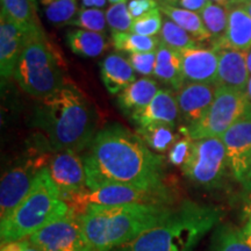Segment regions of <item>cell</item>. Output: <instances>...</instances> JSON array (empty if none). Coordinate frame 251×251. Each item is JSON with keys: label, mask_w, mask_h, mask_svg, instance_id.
Segmentation results:
<instances>
[{"label": "cell", "mask_w": 251, "mask_h": 251, "mask_svg": "<svg viewBox=\"0 0 251 251\" xmlns=\"http://www.w3.org/2000/svg\"><path fill=\"white\" fill-rule=\"evenodd\" d=\"M89 190L120 184L142 190H162L163 158L153 153L139 135L120 125L96 134L83 157Z\"/></svg>", "instance_id": "1"}, {"label": "cell", "mask_w": 251, "mask_h": 251, "mask_svg": "<svg viewBox=\"0 0 251 251\" xmlns=\"http://www.w3.org/2000/svg\"><path fill=\"white\" fill-rule=\"evenodd\" d=\"M34 126L42 130L51 151L79 152L96 136L97 115L79 90L64 85L42 99L34 113Z\"/></svg>", "instance_id": "2"}, {"label": "cell", "mask_w": 251, "mask_h": 251, "mask_svg": "<svg viewBox=\"0 0 251 251\" xmlns=\"http://www.w3.org/2000/svg\"><path fill=\"white\" fill-rule=\"evenodd\" d=\"M172 212L168 205L148 203L90 206L79 218L91 250L113 251L162 224Z\"/></svg>", "instance_id": "3"}, {"label": "cell", "mask_w": 251, "mask_h": 251, "mask_svg": "<svg viewBox=\"0 0 251 251\" xmlns=\"http://www.w3.org/2000/svg\"><path fill=\"white\" fill-rule=\"evenodd\" d=\"M219 218L214 207L184 202L162 224L113 251H192Z\"/></svg>", "instance_id": "4"}, {"label": "cell", "mask_w": 251, "mask_h": 251, "mask_svg": "<svg viewBox=\"0 0 251 251\" xmlns=\"http://www.w3.org/2000/svg\"><path fill=\"white\" fill-rule=\"evenodd\" d=\"M70 208L52 183L48 168H43L23 202L0 224L2 243L25 240L54 220L68 214Z\"/></svg>", "instance_id": "5"}, {"label": "cell", "mask_w": 251, "mask_h": 251, "mask_svg": "<svg viewBox=\"0 0 251 251\" xmlns=\"http://www.w3.org/2000/svg\"><path fill=\"white\" fill-rule=\"evenodd\" d=\"M14 78L25 92L43 99L64 86L62 70L43 30L25 34Z\"/></svg>", "instance_id": "6"}, {"label": "cell", "mask_w": 251, "mask_h": 251, "mask_svg": "<svg viewBox=\"0 0 251 251\" xmlns=\"http://www.w3.org/2000/svg\"><path fill=\"white\" fill-rule=\"evenodd\" d=\"M62 199L71 212L83 215L90 206H119L129 203H148V205H169L171 197L166 188L162 190H142L129 185L112 184L96 190L78 191L63 196Z\"/></svg>", "instance_id": "7"}, {"label": "cell", "mask_w": 251, "mask_h": 251, "mask_svg": "<svg viewBox=\"0 0 251 251\" xmlns=\"http://www.w3.org/2000/svg\"><path fill=\"white\" fill-rule=\"evenodd\" d=\"M246 92L216 87L211 107L201 120L187 128V135L193 141L219 137L246 113L250 106Z\"/></svg>", "instance_id": "8"}, {"label": "cell", "mask_w": 251, "mask_h": 251, "mask_svg": "<svg viewBox=\"0 0 251 251\" xmlns=\"http://www.w3.org/2000/svg\"><path fill=\"white\" fill-rule=\"evenodd\" d=\"M226 147L219 137L193 141L190 155L181 166L185 177L205 188L220 186L227 170Z\"/></svg>", "instance_id": "9"}, {"label": "cell", "mask_w": 251, "mask_h": 251, "mask_svg": "<svg viewBox=\"0 0 251 251\" xmlns=\"http://www.w3.org/2000/svg\"><path fill=\"white\" fill-rule=\"evenodd\" d=\"M28 238L41 251H92L84 235L79 215L71 209Z\"/></svg>", "instance_id": "10"}, {"label": "cell", "mask_w": 251, "mask_h": 251, "mask_svg": "<svg viewBox=\"0 0 251 251\" xmlns=\"http://www.w3.org/2000/svg\"><path fill=\"white\" fill-rule=\"evenodd\" d=\"M43 156L27 159L6 172L0 184V220H5L33 188L40 171L46 168Z\"/></svg>", "instance_id": "11"}, {"label": "cell", "mask_w": 251, "mask_h": 251, "mask_svg": "<svg viewBox=\"0 0 251 251\" xmlns=\"http://www.w3.org/2000/svg\"><path fill=\"white\" fill-rule=\"evenodd\" d=\"M235 179L244 184L251 163V103L246 113L221 137Z\"/></svg>", "instance_id": "12"}, {"label": "cell", "mask_w": 251, "mask_h": 251, "mask_svg": "<svg viewBox=\"0 0 251 251\" xmlns=\"http://www.w3.org/2000/svg\"><path fill=\"white\" fill-rule=\"evenodd\" d=\"M47 168L61 197L87 188L85 164L83 157L78 156L77 152H56L49 159Z\"/></svg>", "instance_id": "13"}, {"label": "cell", "mask_w": 251, "mask_h": 251, "mask_svg": "<svg viewBox=\"0 0 251 251\" xmlns=\"http://www.w3.org/2000/svg\"><path fill=\"white\" fill-rule=\"evenodd\" d=\"M184 83L209 84L215 86L218 77L219 51L196 46L180 51Z\"/></svg>", "instance_id": "14"}, {"label": "cell", "mask_w": 251, "mask_h": 251, "mask_svg": "<svg viewBox=\"0 0 251 251\" xmlns=\"http://www.w3.org/2000/svg\"><path fill=\"white\" fill-rule=\"evenodd\" d=\"M216 50L219 51V67L215 87L246 92L250 77L247 65V52L233 49Z\"/></svg>", "instance_id": "15"}, {"label": "cell", "mask_w": 251, "mask_h": 251, "mask_svg": "<svg viewBox=\"0 0 251 251\" xmlns=\"http://www.w3.org/2000/svg\"><path fill=\"white\" fill-rule=\"evenodd\" d=\"M216 87L209 84H186L176 96L184 121L193 126L201 120L211 107Z\"/></svg>", "instance_id": "16"}, {"label": "cell", "mask_w": 251, "mask_h": 251, "mask_svg": "<svg viewBox=\"0 0 251 251\" xmlns=\"http://www.w3.org/2000/svg\"><path fill=\"white\" fill-rule=\"evenodd\" d=\"M25 33L4 13L0 17V75L2 80L14 77L23 52Z\"/></svg>", "instance_id": "17"}, {"label": "cell", "mask_w": 251, "mask_h": 251, "mask_svg": "<svg viewBox=\"0 0 251 251\" xmlns=\"http://www.w3.org/2000/svg\"><path fill=\"white\" fill-rule=\"evenodd\" d=\"M215 49L249 51L251 49V17L241 5L228 7V24L224 37L216 42Z\"/></svg>", "instance_id": "18"}, {"label": "cell", "mask_w": 251, "mask_h": 251, "mask_svg": "<svg viewBox=\"0 0 251 251\" xmlns=\"http://www.w3.org/2000/svg\"><path fill=\"white\" fill-rule=\"evenodd\" d=\"M178 114H179V107H178L177 98L171 91L159 90V92L147 107L131 114L130 118L141 128L152 124L175 126Z\"/></svg>", "instance_id": "19"}, {"label": "cell", "mask_w": 251, "mask_h": 251, "mask_svg": "<svg viewBox=\"0 0 251 251\" xmlns=\"http://www.w3.org/2000/svg\"><path fill=\"white\" fill-rule=\"evenodd\" d=\"M100 76L106 90L118 94L136 80V74L129 63L120 54H109L100 62Z\"/></svg>", "instance_id": "20"}, {"label": "cell", "mask_w": 251, "mask_h": 251, "mask_svg": "<svg viewBox=\"0 0 251 251\" xmlns=\"http://www.w3.org/2000/svg\"><path fill=\"white\" fill-rule=\"evenodd\" d=\"M159 92V86L151 78H141L130 84L118 96V105L126 114H134L151 102Z\"/></svg>", "instance_id": "21"}, {"label": "cell", "mask_w": 251, "mask_h": 251, "mask_svg": "<svg viewBox=\"0 0 251 251\" xmlns=\"http://www.w3.org/2000/svg\"><path fill=\"white\" fill-rule=\"evenodd\" d=\"M157 58L153 76L175 90H181L185 86L181 68L180 52L159 43L157 48Z\"/></svg>", "instance_id": "22"}, {"label": "cell", "mask_w": 251, "mask_h": 251, "mask_svg": "<svg viewBox=\"0 0 251 251\" xmlns=\"http://www.w3.org/2000/svg\"><path fill=\"white\" fill-rule=\"evenodd\" d=\"M1 13L25 34L42 30L36 14V6L30 0H1Z\"/></svg>", "instance_id": "23"}, {"label": "cell", "mask_w": 251, "mask_h": 251, "mask_svg": "<svg viewBox=\"0 0 251 251\" xmlns=\"http://www.w3.org/2000/svg\"><path fill=\"white\" fill-rule=\"evenodd\" d=\"M67 41L74 54L90 58L102 55L109 46L107 37L103 34L84 29L69 31Z\"/></svg>", "instance_id": "24"}, {"label": "cell", "mask_w": 251, "mask_h": 251, "mask_svg": "<svg viewBox=\"0 0 251 251\" xmlns=\"http://www.w3.org/2000/svg\"><path fill=\"white\" fill-rule=\"evenodd\" d=\"M159 9L163 12V14L166 15V18L186 30L197 41L211 40V35L207 31L200 14L169 4H161Z\"/></svg>", "instance_id": "25"}, {"label": "cell", "mask_w": 251, "mask_h": 251, "mask_svg": "<svg viewBox=\"0 0 251 251\" xmlns=\"http://www.w3.org/2000/svg\"><path fill=\"white\" fill-rule=\"evenodd\" d=\"M161 40L153 36H142L130 33H113L112 45L119 51H126L129 54H142V52L156 51Z\"/></svg>", "instance_id": "26"}, {"label": "cell", "mask_w": 251, "mask_h": 251, "mask_svg": "<svg viewBox=\"0 0 251 251\" xmlns=\"http://www.w3.org/2000/svg\"><path fill=\"white\" fill-rule=\"evenodd\" d=\"M137 135L146 142L149 148L158 152L165 151L174 146L177 139L174 133V126L168 124H152L137 129Z\"/></svg>", "instance_id": "27"}, {"label": "cell", "mask_w": 251, "mask_h": 251, "mask_svg": "<svg viewBox=\"0 0 251 251\" xmlns=\"http://www.w3.org/2000/svg\"><path fill=\"white\" fill-rule=\"evenodd\" d=\"M47 20L55 26L71 25L77 17V0H41Z\"/></svg>", "instance_id": "28"}, {"label": "cell", "mask_w": 251, "mask_h": 251, "mask_svg": "<svg viewBox=\"0 0 251 251\" xmlns=\"http://www.w3.org/2000/svg\"><path fill=\"white\" fill-rule=\"evenodd\" d=\"M200 17L202 19L207 31L211 35L213 45H215L224 37L226 29H227L228 7L211 1L200 12Z\"/></svg>", "instance_id": "29"}, {"label": "cell", "mask_w": 251, "mask_h": 251, "mask_svg": "<svg viewBox=\"0 0 251 251\" xmlns=\"http://www.w3.org/2000/svg\"><path fill=\"white\" fill-rule=\"evenodd\" d=\"M159 37H161V42L163 45L178 52L198 46L197 40L192 35H190L186 30H184L183 28L175 24L169 18L163 20Z\"/></svg>", "instance_id": "30"}, {"label": "cell", "mask_w": 251, "mask_h": 251, "mask_svg": "<svg viewBox=\"0 0 251 251\" xmlns=\"http://www.w3.org/2000/svg\"><path fill=\"white\" fill-rule=\"evenodd\" d=\"M71 25L79 27V29L94 31V33H100L103 35L107 31L106 14L100 8L81 7Z\"/></svg>", "instance_id": "31"}, {"label": "cell", "mask_w": 251, "mask_h": 251, "mask_svg": "<svg viewBox=\"0 0 251 251\" xmlns=\"http://www.w3.org/2000/svg\"><path fill=\"white\" fill-rule=\"evenodd\" d=\"M107 26L113 33H128L130 31L134 19L129 13L128 4L119 2L113 4L105 12Z\"/></svg>", "instance_id": "32"}, {"label": "cell", "mask_w": 251, "mask_h": 251, "mask_svg": "<svg viewBox=\"0 0 251 251\" xmlns=\"http://www.w3.org/2000/svg\"><path fill=\"white\" fill-rule=\"evenodd\" d=\"M163 26V19L161 14V9L155 8L150 11L149 13L144 14L143 17L134 19L131 25L130 33L137 34V35L153 37L157 34L161 33Z\"/></svg>", "instance_id": "33"}, {"label": "cell", "mask_w": 251, "mask_h": 251, "mask_svg": "<svg viewBox=\"0 0 251 251\" xmlns=\"http://www.w3.org/2000/svg\"><path fill=\"white\" fill-rule=\"evenodd\" d=\"M215 251H251L242 231L227 229L220 235Z\"/></svg>", "instance_id": "34"}, {"label": "cell", "mask_w": 251, "mask_h": 251, "mask_svg": "<svg viewBox=\"0 0 251 251\" xmlns=\"http://www.w3.org/2000/svg\"><path fill=\"white\" fill-rule=\"evenodd\" d=\"M156 51L129 55V63L135 72L143 75V76H151V75H153L157 58Z\"/></svg>", "instance_id": "35"}, {"label": "cell", "mask_w": 251, "mask_h": 251, "mask_svg": "<svg viewBox=\"0 0 251 251\" xmlns=\"http://www.w3.org/2000/svg\"><path fill=\"white\" fill-rule=\"evenodd\" d=\"M193 140L188 135H185L184 139L177 141L169 152V161L175 166H183L185 161L190 155L191 146Z\"/></svg>", "instance_id": "36"}, {"label": "cell", "mask_w": 251, "mask_h": 251, "mask_svg": "<svg viewBox=\"0 0 251 251\" xmlns=\"http://www.w3.org/2000/svg\"><path fill=\"white\" fill-rule=\"evenodd\" d=\"M158 7L157 0H130L128 2V9H129V13L133 19L143 17L144 14Z\"/></svg>", "instance_id": "37"}, {"label": "cell", "mask_w": 251, "mask_h": 251, "mask_svg": "<svg viewBox=\"0 0 251 251\" xmlns=\"http://www.w3.org/2000/svg\"><path fill=\"white\" fill-rule=\"evenodd\" d=\"M209 2H211V0H178L177 4L180 6V8L200 13Z\"/></svg>", "instance_id": "38"}, {"label": "cell", "mask_w": 251, "mask_h": 251, "mask_svg": "<svg viewBox=\"0 0 251 251\" xmlns=\"http://www.w3.org/2000/svg\"><path fill=\"white\" fill-rule=\"evenodd\" d=\"M83 7L86 8H100L105 7L107 4V0H80Z\"/></svg>", "instance_id": "39"}, {"label": "cell", "mask_w": 251, "mask_h": 251, "mask_svg": "<svg viewBox=\"0 0 251 251\" xmlns=\"http://www.w3.org/2000/svg\"><path fill=\"white\" fill-rule=\"evenodd\" d=\"M243 212H244V214H246L247 218H250L251 216V192L249 193V196L247 197L246 202H244Z\"/></svg>", "instance_id": "40"}, {"label": "cell", "mask_w": 251, "mask_h": 251, "mask_svg": "<svg viewBox=\"0 0 251 251\" xmlns=\"http://www.w3.org/2000/svg\"><path fill=\"white\" fill-rule=\"evenodd\" d=\"M243 186L246 187V190H247V191H249V192H251V163H250L249 171H248V175H247L246 181H244Z\"/></svg>", "instance_id": "41"}, {"label": "cell", "mask_w": 251, "mask_h": 251, "mask_svg": "<svg viewBox=\"0 0 251 251\" xmlns=\"http://www.w3.org/2000/svg\"><path fill=\"white\" fill-rule=\"evenodd\" d=\"M25 251H41L39 248H37L35 244L31 243L29 241V238H27L26 242V247H25Z\"/></svg>", "instance_id": "42"}, {"label": "cell", "mask_w": 251, "mask_h": 251, "mask_svg": "<svg viewBox=\"0 0 251 251\" xmlns=\"http://www.w3.org/2000/svg\"><path fill=\"white\" fill-rule=\"evenodd\" d=\"M211 1H214L215 4L225 6V7H229V6L233 4V0H211Z\"/></svg>", "instance_id": "43"}, {"label": "cell", "mask_w": 251, "mask_h": 251, "mask_svg": "<svg viewBox=\"0 0 251 251\" xmlns=\"http://www.w3.org/2000/svg\"><path fill=\"white\" fill-rule=\"evenodd\" d=\"M242 233H243V235H249V236H251V216L250 218H248L247 226H246V228L242 230Z\"/></svg>", "instance_id": "44"}, {"label": "cell", "mask_w": 251, "mask_h": 251, "mask_svg": "<svg viewBox=\"0 0 251 251\" xmlns=\"http://www.w3.org/2000/svg\"><path fill=\"white\" fill-rule=\"evenodd\" d=\"M246 94H247V98L249 101L251 102V75L249 77V80H248L247 87H246Z\"/></svg>", "instance_id": "45"}, {"label": "cell", "mask_w": 251, "mask_h": 251, "mask_svg": "<svg viewBox=\"0 0 251 251\" xmlns=\"http://www.w3.org/2000/svg\"><path fill=\"white\" fill-rule=\"evenodd\" d=\"M247 65H248V70H249L251 75V49L249 51H247Z\"/></svg>", "instance_id": "46"}, {"label": "cell", "mask_w": 251, "mask_h": 251, "mask_svg": "<svg viewBox=\"0 0 251 251\" xmlns=\"http://www.w3.org/2000/svg\"><path fill=\"white\" fill-rule=\"evenodd\" d=\"M251 0H233V4L231 5H244V4H248V2H250Z\"/></svg>", "instance_id": "47"}, {"label": "cell", "mask_w": 251, "mask_h": 251, "mask_svg": "<svg viewBox=\"0 0 251 251\" xmlns=\"http://www.w3.org/2000/svg\"><path fill=\"white\" fill-rule=\"evenodd\" d=\"M241 6H243L244 9H246V11L250 14V17H251V1L248 2V4H244V5H241Z\"/></svg>", "instance_id": "48"}, {"label": "cell", "mask_w": 251, "mask_h": 251, "mask_svg": "<svg viewBox=\"0 0 251 251\" xmlns=\"http://www.w3.org/2000/svg\"><path fill=\"white\" fill-rule=\"evenodd\" d=\"M162 4H169V5H174L176 2H178V0H161Z\"/></svg>", "instance_id": "49"}, {"label": "cell", "mask_w": 251, "mask_h": 251, "mask_svg": "<svg viewBox=\"0 0 251 251\" xmlns=\"http://www.w3.org/2000/svg\"><path fill=\"white\" fill-rule=\"evenodd\" d=\"M108 1L113 5V4H119V2H126L127 0H108Z\"/></svg>", "instance_id": "50"}, {"label": "cell", "mask_w": 251, "mask_h": 251, "mask_svg": "<svg viewBox=\"0 0 251 251\" xmlns=\"http://www.w3.org/2000/svg\"><path fill=\"white\" fill-rule=\"evenodd\" d=\"M243 234V233H242ZM244 236V238H246V241H247V243L249 244V246L251 247V236H249V235H243Z\"/></svg>", "instance_id": "51"}, {"label": "cell", "mask_w": 251, "mask_h": 251, "mask_svg": "<svg viewBox=\"0 0 251 251\" xmlns=\"http://www.w3.org/2000/svg\"><path fill=\"white\" fill-rule=\"evenodd\" d=\"M30 1H31V2H33V4H34V5H35V6H36V1H37V0H30Z\"/></svg>", "instance_id": "52"}]
</instances>
